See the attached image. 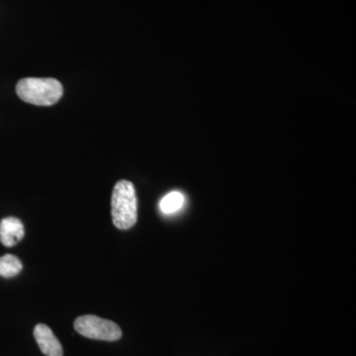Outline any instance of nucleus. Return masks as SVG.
<instances>
[{
  "label": "nucleus",
  "instance_id": "1",
  "mask_svg": "<svg viewBox=\"0 0 356 356\" xmlns=\"http://www.w3.org/2000/svg\"><path fill=\"white\" fill-rule=\"evenodd\" d=\"M112 220L120 229L132 228L138 220V199L135 186L128 180L115 185L111 198Z\"/></svg>",
  "mask_w": 356,
  "mask_h": 356
},
{
  "label": "nucleus",
  "instance_id": "2",
  "mask_svg": "<svg viewBox=\"0 0 356 356\" xmlns=\"http://www.w3.org/2000/svg\"><path fill=\"white\" fill-rule=\"evenodd\" d=\"M16 92L23 102L38 106H50L60 99L64 88L60 81L51 77H26L17 83Z\"/></svg>",
  "mask_w": 356,
  "mask_h": 356
},
{
  "label": "nucleus",
  "instance_id": "3",
  "mask_svg": "<svg viewBox=\"0 0 356 356\" xmlns=\"http://www.w3.org/2000/svg\"><path fill=\"white\" fill-rule=\"evenodd\" d=\"M74 329L81 336L97 341H116L122 337L121 329L116 323L95 315L77 318Z\"/></svg>",
  "mask_w": 356,
  "mask_h": 356
},
{
  "label": "nucleus",
  "instance_id": "4",
  "mask_svg": "<svg viewBox=\"0 0 356 356\" xmlns=\"http://www.w3.org/2000/svg\"><path fill=\"white\" fill-rule=\"evenodd\" d=\"M34 337L38 343L40 350L47 356H63L62 344L53 331L44 324H38L34 329Z\"/></svg>",
  "mask_w": 356,
  "mask_h": 356
},
{
  "label": "nucleus",
  "instance_id": "5",
  "mask_svg": "<svg viewBox=\"0 0 356 356\" xmlns=\"http://www.w3.org/2000/svg\"><path fill=\"white\" fill-rule=\"evenodd\" d=\"M24 235V226L17 218L8 217L0 222V242L6 247L17 245Z\"/></svg>",
  "mask_w": 356,
  "mask_h": 356
},
{
  "label": "nucleus",
  "instance_id": "6",
  "mask_svg": "<svg viewBox=\"0 0 356 356\" xmlns=\"http://www.w3.org/2000/svg\"><path fill=\"white\" fill-rule=\"evenodd\" d=\"M184 204V194L178 191H172L166 194L165 197L159 202V209L163 214H173L181 209Z\"/></svg>",
  "mask_w": 356,
  "mask_h": 356
},
{
  "label": "nucleus",
  "instance_id": "7",
  "mask_svg": "<svg viewBox=\"0 0 356 356\" xmlns=\"http://www.w3.org/2000/svg\"><path fill=\"white\" fill-rule=\"evenodd\" d=\"M21 261L15 255L7 254L0 257V275L6 278L13 277L22 270Z\"/></svg>",
  "mask_w": 356,
  "mask_h": 356
}]
</instances>
